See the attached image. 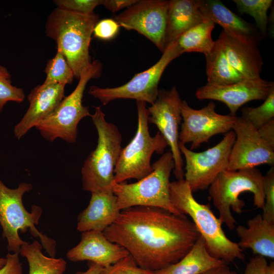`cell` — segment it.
<instances>
[{"instance_id": "obj_1", "label": "cell", "mask_w": 274, "mask_h": 274, "mask_svg": "<svg viewBox=\"0 0 274 274\" xmlns=\"http://www.w3.org/2000/svg\"><path fill=\"white\" fill-rule=\"evenodd\" d=\"M103 232L124 248L140 267L153 272L180 260L200 236L186 215L145 206L121 210Z\"/></svg>"}, {"instance_id": "obj_2", "label": "cell", "mask_w": 274, "mask_h": 274, "mask_svg": "<svg viewBox=\"0 0 274 274\" xmlns=\"http://www.w3.org/2000/svg\"><path fill=\"white\" fill-rule=\"evenodd\" d=\"M169 194L173 206L182 214L190 217L211 255L224 263L244 259L243 250L226 236L221 220L215 216L209 204L200 203L195 199L184 179L170 182Z\"/></svg>"}, {"instance_id": "obj_3", "label": "cell", "mask_w": 274, "mask_h": 274, "mask_svg": "<svg viewBox=\"0 0 274 274\" xmlns=\"http://www.w3.org/2000/svg\"><path fill=\"white\" fill-rule=\"evenodd\" d=\"M98 15H85L56 8L48 16L45 25L46 36L56 44L79 79L83 71L91 63L89 46Z\"/></svg>"}, {"instance_id": "obj_4", "label": "cell", "mask_w": 274, "mask_h": 274, "mask_svg": "<svg viewBox=\"0 0 274 274\" xmlns=\"http://www.w3.org/2000/svg\"><path fill=\"white\" fill-rule=\"evenodd\" d=\"M98 134L97 144L81 169L82 187L91 193H113L114 170L122 149V136L114 124L108 122L100 107L90 116Z\"/></svg>"}, {"instance_id": "obj_5", "label": "cell", "mask_w": 274, "mask_h": 274, "mask_svg": "<svg viewBox=\"0 0 274 274\" xmlns=\"http://www.w3.org/2000/svg\"><path fill=\"white\" fill-rule=\"evenodd\" d=\"M32 188L31 184L21 182L16 188L11 189L0 179V225L3 230L2 236L7 241L8 250L19 254L21 246L26 242L21 238L19 232L24 233L29 230L33 237L39 238L48 254L55 257V241L36 228L42 215V208L33 205L31 212H28L23 203L24 194Z\"/></svg>"}, {"instance_id": "obj_6", "label": "cell", "mask_w": 274, "mask_h": 274, "mask_svg": "<svg viewBox=\"0 0 274 274\" xmlns=\"http://www.w3.org/2000/svg\"><path fill=\"white\" fill-rule=\"evenodd\" d=\"M264 176L256 167L221 172L209 187V196L219 214V219L230 230L236 220L231 210L241 213L245 202L239 198L245 192L253 194V204L258 209L264 204Z\"/></svg>"}, {"instance_id": "obj_7", "label": "cell", "mask_w": 274, "mask_h": 274, "mask_svg": "<svg viewBox=\"0 0 274 274\" xmlns=\"http://www.w3.org/2000/svg\"><path fill=\"white\" fill-rule=\"evenodd\" d=\"M152 172L136 182L114 183L112 191L121 211L136 206L161 208L182 214L172 204L169 194L171 172L175 167L170 151L164 153L152 165Z\"/></svg>"}, {"instance_id": "obj_8", "label": "cell", "mask_w": 274, "mask_h": 274, "mask_svg": "<svg viewBox=\"0 0 274 274\" xmlns=\"http://www.w3.org/2000/svg\"><path fill=\"white\" fill-rule=\"evenodd\" d=\"M138 128L130 143L122 148L114 170L115 183L131 179L141 180L152 171L151 159L154 153L163 154L167 144L158 131L152 136L149 130V112L146 102L136 101Z\"/></svg>"}, {"instance_id": "obj_9", "label": "cell", "mask_w": 274, "mask_h": 274, "mask_svg": "<svg viewBox=\"0 0 274 274\" xmlns=\"http://www.w3.org/2000/svg\"><path fill=\"white\" fill-rule=\"evenodd\" d=\"M101 71V63L98 60L92 61L83 71L74 91L65 96L56 109L36 126L44 139L50 142L59 138L69 143L76 142L79 122L83 118L91 116L89 107L82 104L86 86L90 80L99 78Z\"/></svg>"}, {"instance_id": "obj_10", "label": "cell", "mask_w": 274, "mask_h": 274, "mask_svg": "<svg viewBox=\"0 0 274 274\" xmlns=\"http://www.w3.org/2000/svg\"><path fill=\"white\" fill-rule=\"evenodd\" d=\"M182 54L176 43L168 46L159 60L153 66L135 74L128 82L113 88L92 86L88 93L98 99L104 105L118 99H134L152 105L157 99L158 84L169 63Z\"/></svg>"}, {"instance_id": "obj_11", "label": "cell", "mask_w": 274, "mask_h": 274, "mask_svg": "<svg viewBox=\"0 0 274 274\" xmlns=\"http://www.w3.org/2000/svg\"><path fill=\"white\" fill-rule=\"evenodd\" d=\"M235 138L231 130L217 145L200 152L189 149L179 142V149L186 162L184 179L192 192L209 188L218 176L227 169Z\"/></svg>"}, {"instance_id": "obj_12", "label": "cell", "mask_w": 274, "mask_h": 274, "mask_svg": "<svg viewBox=\"0 0 274 274\" xmlns=\"http://www.w3.org/2000/svg\"><path fill=\"white\" fill-rule=\"evenodd\" d=\"M182 100L176 87L174 86L170 90H159L157 99L148 108V123L157 126L170 147L175 164L173 171L177 180L184 177V163L179 147Z\"/></svg>"}, {"instance_id": "obj_13", "label": "cell", "mask_w": 274, "mask_h": 274, "mask_svg": "<svg viewBox=\"0 0 274 274\" xmlns=\"http://www.w3.org/2000/svg\"><path fill=\"white\" fill-rule=\"evenodd\" d=\"M215 108V103L211 101L207 106L196 110L182 100L181 113L183 122L179 132V142L184 145L191 143L192 150L208 142L213 136L231 130L237 117L218 114Z\"/></svg>"}, {"instance_id": "obj_14", "label": "cell", "mask_w": 274, "mask_h": 274, "mask_svg": "<svg viewBox=\"0 0 274 274\" xmlns=\"http://www.w3.org/2000/svg\"><path fill=\"white\" fill-rule=\"evenodd\" d=\"M169 1L141 0L126 9L114 20L120 26L134 30L150 40L162 53Z\"/></svg>"}, {"instance_id": "obj_15", "label": "cell", "mask_w": 274, "mask_h": 274, "mask_svg": "<svg viewBox=\"0 0 274 274\" xmlns=\"http://www.w3.org/2000/svg\"><path fill=\"white\" fill-rule=\"evenodd\" d=\"M232 130L235 138L226 170L253 168L263 164L273 166L274 149L262 139L256 128L237 117Z\"/></svg>"}, {"instance_id": "obj_16", "label": "cell", "mask_w": 274, "mask_h": 274, "mask_svg": "<svg viewBox=\"0 0 274 274\" xmlns=\"http://www.w3.org/2000/svg\"><path fill=\"white\" fill-rule=\"evenodd\" d=\"M273 88V82L259 78L246 79L227 85L207 83L197 89L195 96L199 100L212 99L221 101L228 107L230 115L236 116L237 110L242 106L252 100H264Z\"/></svg>"}, {"instance_id": "obj_17", "label": "cell", "mask_w": 274, "mask_h": 274, "mask_svg": "<svg viewBox=\"0 0 274 274\" xmlns=\"http://www.w3.org/2000/svg\"><path fill=\"white\" fill-rule=\"evenodd\" d=\"M123 247L109 241L103 232L87 231L82 232L81 240L66 253L73 262L87 260L105 267L129 255Z\"/></svg>"}, {"instance_id": "obj_18", "label": "cell", "mask_w": 274, "mask_h": 274, "mask_svg": "<svg viewBox=\"0 0 274 274\" xmlns=\"http://www.w3.org/2000/svg\"><path fill=\"white\" fill-rule=\"evenodd\" d=\"M65 85L42 84L35 87L28 95L29 107L14 127L15 137L20 140L30 129L50 115L64 96Z\"/></svg>"}, {"instance_id": "obj_19", "label": "cell", "mask_w": 274, "mask_h": 274, "mask_svg": "<svg viewBox=\"0 0 274 274\" xmlns=\"http://www.w3.org/2000/svg\"><path fill=\"white\" fill-rule=\"evenodd\" d=\"M200 10L205 18L220 25L223 30L237 39L257 45L262 36L254 24L234 13L219 0H199Z\"/></svg>"}, {"instance_id": "obj_20", "label": "cell", "mask_w": 274, "mask_h": 274, "mask_svg": "<svg viewBox=\"0 0 274 274\" xmlns=\"http://www.w3.org/2000/svg\"><path fill=\"white\" fill-rule=\"evenodd\" d=\"M217 40L230 64L245 79L261 78L263 62L257 45L244 43L223 30Z\"/></svg>"}, {"instance_id": "obj_21", "label": "cell", "mask_w": 274, "mask_h": 274, "mask_svg": "<svg viewBox=\"0 0 274 274\" xmlns=\"http://www.w3.org/2000/svg\"><path fill=\"white\" fill-rule=\"evenodd\" d=\"M121 210L113 193H91L87 207L77 218L79 231H104L119 217Z\"/></svg>"}, {"instance_id": "obj_22", "label": "cell", "mask_w": 274, "mask_h": 274, "mask_svg": "<svg viewBox=\"0 0 274 274\" xmlns=\"http://www.w3.org/2000/svg\"><path fill=\"white\" fill-rule=\"evenodd\" d=\"M247 227L236 228L240 238L238 244L242 249H250L256 255L274 258V224L258 214L247 221Z\"/></svg>"}, {"instance_id": "obj_23", "label": "cell", "mask_w": 274, "mask_h": 274, "mask_svg": "<svg viewBox=\"0 0 274 274\" xmlns=\"http://www.w3.org/2000/svg\"><path fill=\"white\" fill-rule=\"evenodd\" d=\"M204 19L199 9V0L169 1L164 38L165 49L176 43L184 32Z\"/></svg>"}, {"instance_id": "obj_24", "label": "cell", "mask_w": 274, "mask_h": 274, "mask_svg": "<svg viewBox=\"0 0 274 274\" xmlns=\"http://www.w3.org/2000/svg\"><path fill=\"white\" fill-rule=\"evenodd\" d=\"M224 264L209 252L200 235L190 251L180 260L153 274H201Z\"/></svg>"}, {"instance_id": "obj_25", "label": "cell", "mask_w": 274, "mask_h": 274, "mask_svg": "<svg viewBox=\"0 0 274 274\" xmlns=\"http://www.w3.org/2000/svg\"><path fill=\"white\" fill-rule=\"evenodd\" d=\"M204 56L207 83L214 85H227L246 79L230 64L217 40L212 49Z\"/></svg>"}, {"instance_id": "obj_26", "label": "cell", "mask_w": 274, "mask_h": 274, "mask_svg": "<svg viewBox=\"0 0 274 274\" xmlns=\"http://www.w3.org/2000/svg\"><path fill=\"white\" fill-rule=\"evenodd\" d=\"M43 246L37 240L25 242L20 249L19 254L26 258L29 266L28 274H64L67 263L62 258H56L45 255Z\"/></svg>"}, {"instance_id": "obj_27", "label": "cell", "mask_w": 274, "mask_h": 274, "mask_svg": "<svg viewBox=\"0 0 274 274\" xmlns=\"http://www.w3.org/2000/svg\"><path fill=\"white\" fill-rule=\"evenodd\" d=\"M214 27L215 24L205 18L184 32L176 41L181 53L199 52L205 55L209 52L215 43L212 37Z\"/></svg>"}, {"instance_id": "obj_28", "label": "cell", "mask_w": 274, "mask_h": 274, "mask_svg": "<svg viewBox=\"0 0 274 274\" xmlns=\"http://www.w3.org/2000/svg\"><path fill=\"white\" fill-rule=\"evenodd\" d=\"M238 12L247 14L255 20L256 27L262 37L267 36L268 17L267 11L271 7L272 0H233Z\"/></svg>"}, {"instance_id": "obj_29", "label": "cell", "mask_w": 274, "mask_h": 274, "mask_svg": "<svg viewBox=\"0 0 274 274\" xmlns=\"http://www.w3.org/2000/svg\"><path fill=\"white\" fill-rule=\"evenodd\" d=\"M46 78L43 84H60L66 85L72 84L74 73L62 52L57 50L55 56L50 59L45 69Z\"/></svg>"}, {"instance_id": "obj_30", "label": "cell", "mask_w": 274, "mask_h": 274, "mask_svg": "<svg viewBox=\"0 0 274 274\" xmlns=\"http://www.w3.org/2000/svg\"><path fill=\"white\" fill-rule=\"evenodd\" d=\"M244 120L258 129L274 118V88L272 89L264 102L257 107H244L242 116Z\"/></svg>"}, {"instance_id": "obj_31", "label": "cell", "mask_w": 274, "mask_h": 274, "mask_svg": "<svg viewBox=\"0 0 274 274\" xmlns=\"http://www.w3.org/2000/svg\"><path fill=\"white\" fill-rule=\"evenodd\" d=\"M24 98L23 90L12 84L11 75L8 70L0 65V112L8 102L20 103Z\"/></svg>"}, {"instance_id": "obj_32", "label": "cell", "mask_w": 274, "mask_h": 274, "mask_svg": "<svg viewBox=\"0 0 274 274\" xmlns=\"http://www.w3.org/2000/svg\"><path fill=\"white\" fill-rule=\"evenodd\" d=\"M264 204L262 218L274 224V167L271 166L263 179Z\"/></svg>"}, {"instance_id": "obj_33", "label": "cell", "mask_w": 274, "mask_h": 274, "mask_svg": "<svg viewBox=\"0 0 274 274\" xmlns=\"http://www.w3.org/2000/svg\"><path fill=\"white\" fill-rule=\"evenodd\" d=\"M153 272L140 267L133 258L128 255L115 263L102 267L99 274H153Z\"/></svg>"}, {"instance_id": "obj_34", "label": "cell", "mask_w": 274, "mask_h": 274, "mask_svg": "<svg viewBox=\"0 0 274 274\" xmlns=\"http://www.w3.org/2000/svg\"><path fill=\"white\" fill-rule=\"evenodd\" d=\"M54 2L57 8L85 15L94 14V9L101 4V0H56Z\"/></svg>"}, {"instance_id": "obj_35", "label": "cell", "mask_w": 274, "mask_h": 274, "mask_svg": "<svg viewBox=\"0 0 274 274\" xmlns=\"http://www.w3.org/2000/svg\"><path fill=\"white\" fill-rule=\"evenodd\" d=\"M119 25L113 19H102L96 24L93 29L94 36L99 39L109 40L117 34Z\"/></svg>"}, {"instance_id": "obj_36", "label": "cell", "mask_w": 274, "mask_h": 274, "mask_svg": "<svg viewBox=\"0 0 274 274\" xmlns=\"http://www.w3.org/2000/svg\"><path fill=\"white\" fill-rule=\"evenodd\" d=\"M18 253H8L6 263L0 269V274H23L22 263Z\"/></svg>"}, {"instance_id": "obj_37", "label": "cell", "mask_w": 274, "mask_h": 274, "mask_svg": "<svg viewBox=\"0 0 274 274\" xmlns=\"http://www.w3.org/2000/svg\"><path fill=\"white\" fill-rule=\"evenodd\" d=\"M267 265L265 257L255 255L247 263L243 274H265Z\"/></svg>"}, {"instance_id": "obj_38", "label": "cell", "mask_w": 274, "mask_h": 274, "mask_svg": "<svg viewBox=\"0 0 274 274\" xmlns=\"http://www.w3.org/2000/svg\"><path fill=\"white\" fill-rule=\"evenodd\" d=\"M257 130L262 139L274 149V118L263 124Z\"/></svg>"}, {"instance_id": "obj_39", "label": "cell", "mask_w": 274, "mask_h": 274, "mask_svg": "<svg viewBox=\"0 0 274 274\" xmlns=\"http://www.w3.org/2000/svg\"><path fill=\"white\" fill-rule=\"evenodd\" d=\"M138 0H101V4L112 12L127 8L138 2Z\"/></svg>"}, {"instance_id": "obj_40", "label": "cell", "mask_w": 274, "mask_h": 274, "mask_svg": "<svg viewBox=\"0 0 274 274\" xmlns=\"http://www.w3.org/2000/svg\"><path fill=\"white\" fill-rule=\"evenodd\" d=\"M201 274H237L234 271L230 270L229 267L225 264L211 269Z\"/></svg>"}, {"instance_id": "obj_41", "label": "cell", "mask_w": 274, "mask_h": 274, "mask_svg": "<svg viewBox=\"0 0 274 274\" xmlns=\"http://www.w3.org/2000/svg\"><path fill=\"white\" fill-rule=\"evenodd\" d=\"M102 268L99 265L91 262L86 270L78 271L74 274H99Z\"/></svg>"}, {"instance_id": "obj_42", "label": "cell", "mask_w": 274, "mask_h": 274, "mask_svg": "<svg viewBox=\"0 0 274 274\" xmlns=\"http://www.w3.org/2000/svg\"><path fill=\"white\" fill-rule=\"evenodd\" d=\"M265 274H274V262H271L269 264H268Z\"/></svg>"}, {"instance_id": "obj_43", "label": "cell", "mask_w": 274, "mask_h": 274, "mask_svg": "<svg viewBox=\"0 0 274 274\" xmlns=\"http://www.w3.org/2000/svg\"><path fill=\"white\" fill-rule=\"evenodd\" d=\"M6 258L0 257V269L2 268L6 263Z\"/></svg>"}]
</instances>
